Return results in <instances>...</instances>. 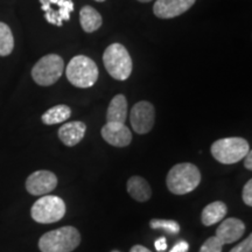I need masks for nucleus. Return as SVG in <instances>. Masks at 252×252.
Masks as SVG:
<instances>
[{"label": "nucleus", "instance_id": "21", "mask_svg": "<svg viewBox=\"0 0 252 252\" xmlns=\"http://www.w3.org/2000/svg\"><path fill=\"white\" fill-rule=\"evenodd\" d=\"M150 226L152 229H163L167 234L169 235H178L180 232L181 226L176 220H151Z\"/></svg>", "mask_w": 252, "mask_h": 252}, {"label": "nucleus", "instance_id": "15", "mask_svg": "<svg viewBox=\"0 0 252 252\" xmlns=\"http://www.w3.org/2000/svg\"><path fill=\"white\" fill-rule=\"evenodd\" d=\"M126 189H127V193L130 194V196L138 202H146L152 196V188H151L149 182L138 175L131 176L128 179Z\"/></svg>", "mask_w": 252, "mask_h": 252}, {"label": "nucleus", "instance_id": "28", "mask_svg": "<svg viewBox=\"0 0 252 252\" xmlns=\"http://www.w3.org/2000/svg\"><path fill=\"white\" fill-rule=\"evenodd\" d=\"M130 252H152V251H150L149 249L143 247V245H134V247H132Z\"/></svg>", "mask_w": 252, "mask_h": 252}, {"label": "nucleus", "instance_id": "17", "mask_svg": "<svg viewBox=\"0 0 252 252\" xmlns=\"http://www.w3.org/2000/svg\"><path fill=\"white\" fill-rule=\"evenodd\" d=\"M127 117V100L124 94H119L113 97L106 111L108 123H123L125 124Z\"/></svg>", "mask_w": 252, "mask_h": 252}, {"label": "nucleus", "instance_id": "23", "mask_svg": "<svg viewBox=\"0 0 252 252\" xmlns=\"http://www.w3.org/2000/svg\"><path fill=\"white\" fill-rule=\"evenodd\" d=\"M229 252H252V235H249L247 239H244L242 243L236 245Z\"/></svg>", "mask_w": 252, "mask_h": 252}, {"label": "nucleus", "instance_id": "9", "mask_svg": "<svg viewBox=\"0 0 252 252\" xmlns=\"http://www.w3.org/2000/svg\"><path fill=\"white\" fill-rule=\"evenodd\" d=\"M41 7L45 12V18L49 24L61 27L64 21L70 20L74 11L71 0H40Z\"/></svg>", "mask_w": 252, "mask_h": 252}, {"label": "nucleus", "instance_id": "6", "mask_svg": "<svg viewBox=\"0 0 252 252\" xmlns=\"http://www.w3.org/2000/svg\"><path fill=\"white\" fill-rule=\"evenodd\" d=\"M67 207L64 201L56 195H46L41 196L32 206L31 216L40 224H52L59 222L65 215Z\"/></svg>", "mask_w": 252, "mask_h": 252}, {"label": "nucleus", "instance_id": "1", "mask_svg": "<svg viewBox=\"0 0 252 252\" xmlns=\"http://www.w3.org/2000/svg\"><path fill=\"white\" fill-rule=\"evenodd\" d=\"M201 184V172L190 162H182L173 166L166 178L168 190L174 195H186L195 190Z\"/></svg>", "mask_w": 252, "mask_h": 252}, {"label": "nucleus", "instance_id": "22", "mask_svg": "<svg viewBox=\"0 0 252 252\" xmlns=\"http://www.w3.org/2000/svg\"><path fill=\"white\" fill-rule=\"evenodd\" d=\"M222 247L223 244L217 239L216 236H213L202 244L200 252H222Z\"/></svg>", "mask_w": 252, "mask_h": 252}, {"label": "nucleus", "instance_id": "31", "mask_svg": "<svg viewBox=\"0 0 252 252\" xmlns=\"http://www.w3.org/2000/svg\"><path fill=\"white\" fill-rule=\"evenodd\" d=\"M113 252H118V251H113Z\"/></svg>", "mask_w": 252, "mask_h": 252}, {"label": "nucleus", "instance_id": "7", "mask_svg": "<svg viewBox=\"0 0 252 252\" xmlns=\"http://www.w3.org/2000/svg\"><path fill=\"white\" fill-rule=\"evenodd\" d=\"M64 70V62L58 54H48L41 58L32 69V77L41 87L56 83Z\"/></svg>", "mask_w": 252, "mask_h": 252}, {"label": "nucleus", "instance_id": "29", "mask_svg": "<svg viewBox=\"0 0 252 252\" xmlns=\"http://www.w3.org/2000/svg\"><path fill=\"white\" fill-rule=\"evenodd\" d=\"M138 1H140V2H150V1H152V0H138Z\"/></svg>", "mask_w": 252, "mask_h": 252}, {"label": "nucleus", "instance_id": "8", "mask_svg": "<svg viewBox=\"0 0 252 252\" xmlns=\"http://www.w3.org/2000/svg\"><path fill=\"white\" fill-rule=\"evenodd\" d=\"M156 121V110L147 100L135 103L130 113L132 128L138 134H146L152 130Z\"/></svg>", "mask_w": 252, "mask_h": 252}, {"label": "nucleus", "instance_id": "27", "mask_svg": "<svg viewBox=\"0 0 252 252\" xmlns=\"http://www.w3.org/2000/svg\"><path fill=\"white\" fill-rule=\"evenodd\" d=\"M244 167L247 169H249V171H251V169H252V152H251V150L249 151L247 156L244 157Z\"/></svg>", "mask_w": 252, "mask_h": 252}, {"label": "nucleus", "instance_id": "24", "mask_svg": "<svg viewBox=\"0 0 252 252\" xmlns=\"http://www.w3.org/2000/svg\"><path fill=\"white\" fill-rule=\"evenodd\" d=\"M242 197H243L244 203L247 204V206H252V180H249L247 184H245L243 188V193H242Z\"/></svg>", "mask_w": 252, "mask_h": 252}, {"label": "nucleus", "instance_id": "3", "mask_svg": "<svg viewBox=\"0 0 252 252\" xmlns=\"http://www.w3.org/2000/svg\"><path fill=\"white\" fill-rule=\"evenodd\" d=\"M98 68L94 60L84 55H77L70 60L65 68V75L72 86L87 89L98 80Z\"/></svg>", "mask_w": 252, "mask_h": 252}, {"label": "nucleus", "instance_id": "30", "mask_svg": "<svg viewBox=\"0 0 252 252\" xmlns=\"http://www.w3.org/2000/svg\"><path fill=\"white\" fill-rule=\"evenodd\" d=\"M94 1H98V2H103V1H105V0H94Z\"/></svg>", "mask_w": 252, "mask_h": 252}, {"label": "nucleus", "instance_id": "16", "mask_svg": "<svg viewBox=\"0 0 252 252\" xmlns=\"http://www.w3.org/2000/svg\"><path fill=\"white\" fill-rule=\"evenodd\" d=\"M226 214H228V207L222 201H215V202L209 203L208 206L204 207L201 214V222L203 225L212 226L217 224L220 220L224 219Z\"/></svg>", "mask_w": 252, "mask_h": 252}, {"label": "nucleus", "instance_id": "12", "mask_svg": "<svg viewBox=\"0 0 252 252\" xmlns=\"http://www.w3.org/2000/svg\"><path fill=\"white\" fill-rule=\"evenodd\" d=\"M196 0H157L153 13L160 19H172L187 12Z\"/></svg>", "mask_w": 252, "mask_h": 252}, {"label": "nucleus", "instance_id": "11", "mask_svg": "<svg viewBox=\"0 0 252 252\" xmlns=\"http://www.w3.org/2000/svg\"><path fill=\"white\" fill-rule=\"evenodd\" d=\"M100 134L106 143L115 147H126L132 141V132L123 123H106Z\"/></svg>", "mask_w": 252, "mask_h": 252}, {"label": "nucleus", "instance_id": "13", "mask_svg": "<svg viewBox=\"0 0 252 252\" xmlns=\"http://www.w3.org/2000/svg\"><path fill=\"white\" fill-rule=\"evenodd\" d=\"M245 234V224L242 220L229 217L223 220L216 229V237L222 244L237 242Z\"/></svg>", "mask_w": 252, "mask_h": 252}, {"label": "nucleus", "instance_id": "19", "mask_svg": "<svg viewBox=\"0 0 252 252\" xmlns=\"http://www.w3.org/2000/svg\"><path fill=\"white\" fill-rule=\"evenodd\" d=\"M71 116V110L68 105L64 104H59V105L53 106L43 113L41 121L46 125H55L68 121Z\"/></svg>", "mask_w": 252, "mask_h": 252}, {"label": "nucleus", "instance_id": "2", "mask_svg": "<svg viewBox=\"0 0 252 252\" xmlns=\"http://www.w3.org/2000/svg\"><path fill=\"white\" fill-rule=\"evenodd\" d=\"M80 243V231L74 226L67 225L41 236L39 249L41 252H71Z\"/></svg>", "mask_w": 252, "mask_h": 252}, {"label": "nucleus", "instance_id": "20", "mask_svg": "<svg viewBox=\"0 0 252 252\" xmlns=\"http://www.w3.org/2000/svg\"><path fill=\"white\" fill-rule=\"evenodd\" d=\"M14 48V37L11 28L0 23V56H7Z\"/></svg>", "mask_w": 252, "mask_h": 252}, {"label": "nucleus", "instance_id": "18", "mask_svg": "<svg viewBox=\"0 0 252 252\" xmlns=\"http://www.w3.org/2000/svg\"><path fill=\"white\" fill-rule=\"evenodd\" d=\"M80 23L84 32L94 33L102 26L103 19L98 12L91 6H84L80 12Z\"/></svg>", "mask_w": 252, "mask_h": 252}, {"label": "nucleus", "instance_id": "5", "mask_svg": "<svg viewBox=\"0 0 252 252\" xmlns=\"http://www.w3.org/2000/svg\"><path fill=\"white\" fill-rule=\"evenodd\" d=\"M249 151L250 145L244 138L231 137L223 138L216 140L210 147L213 157L223 165H232L244 159Z\"/></svg>", "mask_w": 252, "mask_h": 252}, {"label": "nucleus", "instance_id": "14", "mask_svg": "<svg viewBox=\"0 0 252 252\" xmlns=\"http://www.w3.org/2000/svg\"><path fill=\"white\" fill-rule=\"evenodd\" d=\"M87 132V125L83 122L75 121L63 124L59 128V138L65 146H76L83 139Z\"/></svg>", "mask_w": 252, "mask_h": 252}, {"label": "nucleus", "instance_id": "4", "mask_svg": "<svg viewBox=\"0 0 252 252\" xmlns=\"http://www.w3.org/2000/svg\"><path fill=\"white\" fill-rule=\"evenodd\" d=\"M103 63L110 76L117 81L127 80L133 69V63L127 49L121 43L108 46L103 54Z\"/></svg>", "mask_w": 252, "mask_h": 252}, {"label": "nucleus", "instance_id": "25", "mask_svg": "<svg viewBox=\"0 0 252 252\" xmlns=\"http://www.w3.org/2000/svg\"><path fill=\"white\" fill-rule=\"evenodd\" d=\"M188 250H189V244L187 242L180 241L171 249V251L169 252H188Z\"/></svg>", "mask_w": 252, "mask_h": 252}, {"label": "nucleus", "instance_id": "26", "mask_svg": "<svg viewBox=\"0 0 252 252\" xmlns=\"http://www.w3.org/2000/svg\"><path fill=\"white\" fill-rule=\"evenodd\" d=\"M154 247H156L157 251L162 252L167 249V243H166V238L165 237H160L158 238L156 242H154Z\"/></svg>", "mask_w": 252, "mask_h": 252}, {"label": "nucleus", "instance_id": "10", "mask_svg": "<svg viewBox=\"0 0 252 252\" xmlns=\"http://www.w3.org/2000/svg\"><path fill=\"white\" fill-rule=\"evenodd\" d=\"M58 186V176L50 171H36L28 176L26 180V189L34 196H43L52 193Z\"/></svg>", "mask_w": 252, "mask_h": 252}]
</instances>
